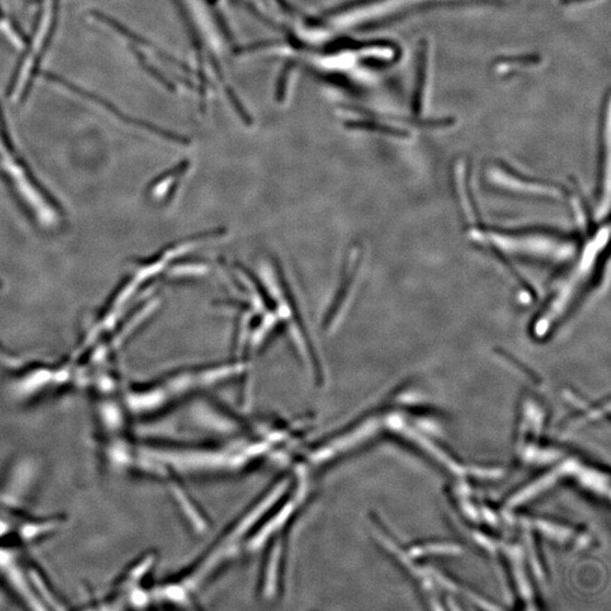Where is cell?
<instances>
[{"mask_svg":"<svg viewBox=\"0 0 611 611\" xmlns=\"http://www.w3.org/2000/svg\"><path fill=\"white\" fill-rule=\"evenodd\" d=\"M18 557L20 555L15 549L0 548V573L13 591L31 608L45 609L31 585L27 569H23Z\"/></svg>","mask_w":611,"mask_h":611,"instance_id":"obj_1","label":"cell"},{"mask_svg":"<svg viewBox=\"0 0 611 611\" xmlns=\"http://www.w3.org/2000/svg\"><path fill=\"white\" fill-rule=\"evenodd\" d=\"M34 464L31 461H22L16 467H13L6 481L0 486V502L7 507H16L22 500L26 498L33 484Z\"/></svg>","mask_w":611,"mask_h":611,"instance_id":"obj_2","label":"cell"},{"mask_svg":"<svg viewBox=\"0 0 611 611\" xmlns=\"http://www.w3.org/2000/svg\"><path fill=\"white\" fill-rule=\"evenodd\" d=\"M61 518H47V520H29L20 524L17 534L22 541L34 542L40 538L61 527Z\"/></svg>","mask_w":611,"mask_h":611,"instance_id":"obj_3","label":"cell"},{"mask_svg":"<svg viewBox=\"0 0 611 611\" xmlns=\"http://www.w3.org/2000/svg\"><path fill=\"white\" fill-rule=\"evenodd\" d=\"M428 76V47L427 43L422 45L421 52H420V58H419V72L418 82H417L416 95H415V102H413V109L415 112L419 114L422 111V102L425 98L426 86H427Z\"/></svg>","mask_w":611,"mask_h":611,"instance_id":"obj_4","label":"cell"},{"mask_svg":"<svg viewBox=\"0 0 611 611\" xmlns=\"http://www.w3.org/2000/svg\"><path fill=\"white\" fill-rule=\"evenodd\" d=\"M102 424L109 431H117L121 426V415L115 404L105 403L100 409Z\"/></svg>","mask_w":611,"mask_h":611,"instance_id":"obj_5","label":"cell"},{"mask_svg":"<svg viewBox=\"0 0 611 611\" xmlns=\"http://www.w3.org/2000/svg\"><path fill=\"white\" fill-rule=\"evenodd\" d=\"M13 525L6 518H0V538L6 536L12 531Z\"/></svg>","mask_w":611,"mask_h":611,"instance_id":"obj_6","label":"cell"},{"mask_svg":"<svg viewBox=\"0 0 611 611\" xmlns=\"http://www.w3.org/2000/svg\"><path fill=\"white\" fill-rule=\"evenodd\" d=\"M564 3H580V1H585V0H563Z\"/></svg>","mask_w":611,"mask_h":611,"instance_id":"obj_7","label":"cell"}]
</instances>
